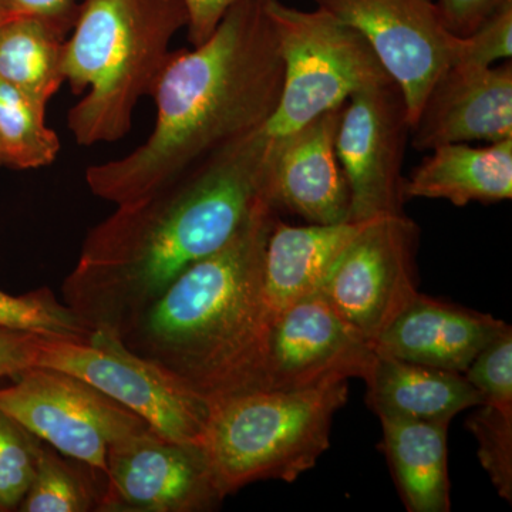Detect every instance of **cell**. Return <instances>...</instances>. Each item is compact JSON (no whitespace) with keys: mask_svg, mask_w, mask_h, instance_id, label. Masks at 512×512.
<instances>
[{"mask_svg":"<svg viewBox=\"0 0 512 512\" xmlns=\"http://www.w3.org/2000/svg\"><path fill=\"white\" fill-rule=\"evenodd\" d=\"M265 127L117 210L84 238L63 301L92 332L119 336L190 266L220 251L268 195Z\"/></svg>","mask_w":512,"mask_h":512,"instance_id":"cell-1","label":"cell"},{"mask_svg":"<svg viewBox=\"0 0 512 512\" xmlns=\"http://www.w3.org/2000/svg\"><path fill=\"white\" fill-rule=\"evenodd\" d=\"M282 74L265 0H242L204 43L170 53L151 93L153 133L127 156L87 168L90 191L116 205L137 200L264 127Z\"/></svg>","mask_w":512,"mask_h":512,"instance_id":"cell-2","label":"cell"},{"mask_svg":"<svg viewBox=\"0 0 512 512\" xmlns=\"http://www.w3.org/2000/svg\"><path fill=\"white\" fill-rule=\"evenodd\" d=\"M271 200L220 251L190 266L119 336L124 348L180 379L205 402L264 389L276 313L264 286Z\"/></svg>","mask_w":512,"mask_h":512,"instance_id":"cell-3","label":"cell"},{"mask_svg":"<svg viewBox=\"0 0 512 512\" xmlns=\"http://www.w3.org/2000/svg\"><path fill=\"white\" fill-rule=\"evenodd\" d=\"M183 0H86L63 73L73 92L89 89L67 116L80 146L114 143L130 133L138 101L151 96L170 57L171 40L187 28Z\"/></svg>","mask_w":512,"mask_h":512,"instance_id":"cell-4","label":"cell"},{"mask_svg":"<svg viewBox=\"0 0 512 512\" xmlns=\"http://www.w3.org/2000/svg\"><path fill=\"white\" fill-rule=\"evenodd\" d=\"M348 382L305 390H256L210 404L204 448L227 497L261 480L293 483L330 446L333 417Z\"/></svg>","mask_w":512,"mask_h":512,"instance_id":"cell-5","label":"cell"},{"mask_svg":"<svg viewBox=\"0 0 512 512\" xmlns=\"http://www.w3.org/2000/svg\"><path fill=\"white\" fill-rule=\"evenodd\" d=\"M265 10L284 66L278 106L264 126L269 137L288 136L355 94L393 82L365 37L326 10L279 0H265Z\"/></svg>","mask_w":512,"mask_h":512,"instance_id":"cell-6","label":"cell"},{"mask_svg":"<svg viewBox=\"0 0 512 512\" xmlns=\"http://www.w3.org/2000/svg\"><path fill=\"white\" fill-rule=\"evenodd\" d=\"M36 367L92 384L165 439L204 444L210 403L167 370L124 348L117 336L92 332L87 340L43 338Z\"/></svg>","mask_w":512,"mask_h":512,"instance_id":"cell-7","label":"cell"},{"mask_svg":"<svg viewBox=\"0 0 512 512\" xmlns=\"http://www.w3.org/2000/svg\"><path fill=\"white\" fill-rule=\"evenodd\" d=\"M0 410L63 456L106 477L107 454L117 441L151 429L79 377L32 367L0 389Z\"/></svg>","mask_w":512,"mask_h":512,"instance_id":"cell-8","label":"cell"},{"mask_svg":"<svg viewBox=\"0 0 512 512\" xmlns=\"http://www.w3.org/2000/svg\"><path fill=\"white\" fill-rule=\"evenodd\" d=\"M417 238L419 228L404 212L373 218L319 289L340 318L372 345L419 293Z\"/></svg>","mask_w":512,"mask_h":512,"instance_id":"cell-9","label":"cell"},{"mask_svg":"<svg viewBox=\"0 0 512 512\" xmlns=\"http://www.w3.org/2000/svg\"><path fill=\"white\" fill-rule=\"evenodd\" d=\"M360 33L402 90L410 124L440 74L457 62L464 37L453 35L433 0H313Z\"/></svg>","mask_w":512,"mask_h":512,"instance_id":"cell-10","label":"cell"},{"mask_svg":"<svg viewBox=\"0 0 512 512\" xmlns=\"http://www.w3.org/2000/svg\"><path fill=\"white\" fill-rule=\"evenodd\" d=\"M409 113L394 82L350 97L340 113L336 154L348 181L350 221L402 214Z\"/></svg>","mask_w":512,"mask_h":512,"instance_id":"cell-11","label":"cell"},{"mask_svg":"<svg viewBox=\"0 0 512 512\" xmlns=\"http://www.w3.org/2000/svg\"><path fill=\"white\" fill-rule=\"evenodd\" d=\"M224 498L204 448L148 429L110 447L99 511L202 512Z\"/></svg>","mask_w":512,"mask_h":512,"instance_id":"cell-12","label":"cell"},{"mask_svg":"<svg viewBox=\"0 0 512 512\" xmlns=\"http://www.w3.org/2000/svg\"><path fill=\"white\" fill-rule=\"evenodd\" d=\"M372 343L320 293L276 312L266 350L264 389L305 390L365 379L375 362Z\"/></svg>","mask_w":512,"mask_h":512,"instance_id":"cell-13","label":"cell"},{"mask_svg":"<svg viewBox=\"0 0 512 512\" xmlns=\"http://www.w3.org/2000/svg\"><path fill=\"white\" fill-rule=\"evenodd\" d=\"M512 138V63H454L431 86L413 121L410 144L430 151L444 144H488Z\"/></svg>","mask_w":512,"mask_h":512,"instance_id":"cell-14","label":"cell"},{"mask_svg":"<svg viewBox=\"0 0 512 512\" xmlns=\"http://www.w3.org/2000/svg\"><path fill=\"white\" fill-rule=\"evenodd\" d=\"M342 109L272 138L268 194L279 212H291L309 224L350 221L349 185L336 154Z\"/></svg>","mask_w":512,"mask_h":512,"instance_id":"cell-15","label":"cell"},{"mask_svg":"<svg viewBox=\"0 0 512 512\" xmlns=\"http://www.w3.org/2000/svg\"><path fill=\"white\" fill-rule=\"evenodd\" d=\"M507 323L417 293L373 343L377 355L461 373Z\"/></svg>","mask_w":512,"mask_h":512,"instance_id":"cell-16","label":"cell"},{"mask_svg":"<svg viewBox=\"0 0 512 512\" xmlns=\"http://www.w3.org/2000/svg\"><path fill=\"white\" fill-rule=\"evenodd\" d=\"M369 221L293 227L278 218L264 258L265 295L272 311L318 293L339 256Z\"/></svg>","mask_w":512,"mask_h":512,"instance_id":"cell-17","label":"cell"},{"mask_svg":"<svg viewBox=\"0 0 512 512\" xmlns=\"http://www.w3.org/2000/svg\"><path fill=\"white\" fill-rule=\"evenodd\" d=\"M404 200H446L456 207L512 198V138L485 147L444 144L430 150L409 177Z\"/></svg>","mask_w":512,"mask_h":512,"instance_id":"cell-18","label":"cell"},{"mask_svg":"<svg viewBox=\"0 0 512 512\" xmlns=\"http://www.w3.org/2000/svg\"><path fill=\"white\" fill-rule=\"evenodd\" d=\"M367 403L377 416L448 421L483 404L461 373L377 355L365 377Z\"/></svg>","mask_w":512,"mask_h":512,"instance_id":"cell-19","label":"cell"},{"mask_svg":"<svg viewBox=\"0 0 512 512\" xmlns=\"http://www.w3.org/2000/svg\"><path fill=\"white\" fill-rule=\"evenodd\" d=\"M383 448L410 512L450 511L448 421L379 417Z\"/></svg>","mask_w":512,"mask_h":512,"instance_id":"cell-20","label":"cell"},{"mask_svg":"<svg viewBox=\"0 0 512 512\" xmlns=\"http://www.w3.org/2000/svg\"><path fill=\"white\" fill-rule=\"evenodd\" d=\"M64 30L42 18L15 15L0 26V80L46 110L66 82Z\"/></svg>","mask_w":512,"mask_h":512,"instance_id":"cell-21","label":"cell"},{"mask_svg":"<svg viewBox=\"0 0 512 512\" xmlns=\"http://www.w3.org/2000/svg\"><path fill=\"white\" fill-rule=\"evenodd\" d=\"M46 110L0 80V147L8 167L35 170L59 156V137L45 123Z\"/></svg>","mask_w":512,"mask_h":512,"instance_id":"cell-22","label":"cell"},{"mask_svg":"<svg viewBox=\"0 0 512 512\" xmlns=\"http://www.w3.org/2000/svg\"><path fill=\"white\" fill-rule=\"evenodd\" d=\"M96 488L59 456V451L43 443L35 477L20 503V512L99 511Z\"/></svg>","mask_w":512,"mask_h":512,"instance_id":"cell-23","label":"cell"},{"mask_svg":"<svg viewBox=\"0 0 512 512\" xmlns=\"http://www.w3.org/2000/svg\"><path fill=\"white\" fill-rule=\"evenodd\" d=\"M0 328L26 330L46 338L87 340L92 330L55 293L43 288L12 296L0 291Z\"/></svg>","mask_w":512,"mask_h":512,"instance_id":"cell-24","label":"cell"},{"mask_svg":"<svg viewBox=\"0 0 512 512\" xmlns=\"http://www.w3.org/2000/svg\"><path fill=\"white\" fill-rule=\"evenodd\" d=\"M43 441L0 410V511H18L28 493Z\"/></svg>","mask_w":512,"mask_h":512,"instance_id":"cell-25","label":"cell"},{"mask_svg":"<svg viewBox=\"0 0 512 512\" xmlns=\"http://www.w3.org/2000/svg\"><path fill=\"white\" fill-rule=\"evenodd\" d=\"M467 429L478 441V458L491 483L505 501L512 500V413L480 404L467 420Z\"/></svg>","mask_w":512,"mask_h":512,"instance_id":"cell-26","label":"cell"},{"mask_svg":"<svg viewBox=\"0 0 512 512\" xmlns=\"http://www.w3.org/2000/svg\"><path fill=\"white\" fill-rule=\"evenodd\" d=\"M467 382L483 397L484 404L512 413V329L491 340L466 372Z\"/></svg>","mask_w":512,"mask_h":512,"instance_id":"cell-27","label":"cell"},{"mask_svg":"<svg viewBox=\"0 0 512 512\" xmlns=\"http://www.w3.org/2000/svg\"><path fill=\"white\" fill-rule=\"evenodd\" d=\"M511 56L512 0H508L470 36L464 37L463 50L456 63L488 67L498 60H511Z\"/></svg>","mask_w":512,"mask_h":512,"instance_id":"cell-28","label":"cell"},{"mask_svg":"<svg viewBox=\"0 0 512 512\" xmlns=\"http://www.w3.org/2000/svg\"><path fill=\"white\" fill-rule=\"evenodd\" d=\"M46 336L26 330L0 328V379L13 380L36 367L40 343Z\"/></svg>","mask_w":512,"mask_h":512,"instance_id":"cell-29","label":"cell"},{"mask_svg":"<svg viewBox=\"0 0 512 512\" xmlns=\"http://www.w3.org/2000/svg\"><path fill=\"white\" fill-rule=\"evenodd\" d=\"M508 0H439L441 20L453 35L467 37Z\"/></svg>","mask_w":512,"mask_h":512,"instance_id":"cell-30","label":"cell"},{"mask_svg":"<svg viewBox=\"0 0 512 512\" xmlns=\"http://www.w3.org/2000/svg\"><path fill=\"white\" fill-rule=\"evenodd\" d=\"M188 15V40L201 45L215 32L228 10L242 0H183Z\"/></svg>","mask_w":512,"mask_h":512,"instance_id":"cell-31","label":"cell"},{"mask_svg":"<svg viewBox=\"0 0 512 512\" xmlns=\"http://www.w3.org/2000/svg\"><path fill=\"white\" fill-rule=\"evenodd\" d=\"M16 15L36 16L69 32L77 18L79 6L76 0H8Z\"/></svg>","mask_w":512,"mask_h":512,"instance_id":"cell-32","label":"cell"},{"mask_svg":"<svg viewBox=\"0 0 512 512\" xmlns=\"http://www.w3.org/2000/svg\"><path fill=\"white\" fill-rule=\"evenodd\" d=\"M16 13L10 8L8 0H0V26L5 25Z\"/></svg>","mask_w":512,"mask_h":512,"instance_id":"cell-33","label":"cell"},{"mask_svg":"<svg viewBox=\"0 0 512 512\" xmlns=\"http://www.w3.org/2000/svg\"><path fill=\"white\" fill-rule=\"evenodd\" d=\"M0 165H6L5 154H3L2 147H0Z\"/></svg>","mask_w":512,"mask_h":512,"instance_id":"cell-34","label":"cell"}]
</instances>
